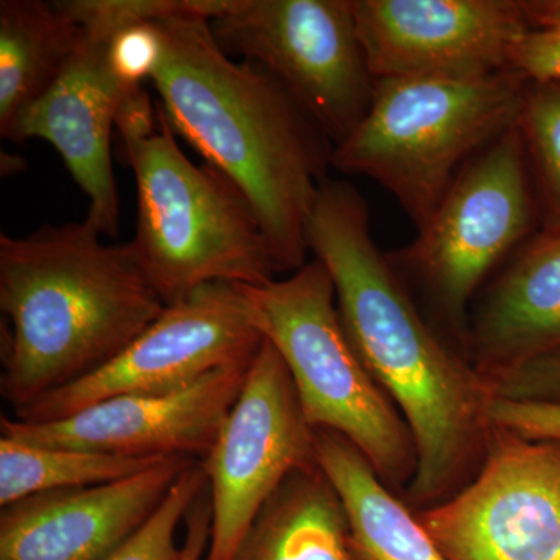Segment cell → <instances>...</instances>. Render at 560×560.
<instances>
[{
    "label": "cell",
    "instance_id": "d4e9b609",
    "mask_svg": "<svg viewBox=\"0 0 560 560\" xmlns=\"http://www.w3.org/2000/svg\"><path fill=\"white\" fill-rule=\"evenodd\" d=\"M510 69L530 83H560V28H533L511 51Z\"/></svg>",
    "mask_w": 560,
    "mask_h": 560
},
{
    "label": "cell",
    "instance_id": "5b68a950",
    "mask_svg": "<svg viewBox=\"0 0 560 560\" xmlns=\"http://www.w3.org/2000/svg\"><path fill=\"white\" fill-rule=\"evenodd\" d=\"M528 84L515 70L375 80L366 116L331 150V168L381 184L420 230L464 165L518 124Z\"/></svg>",
    "mask_w": 560,
    "mask_h": 560
},
{
    "label": "cell",
    "instance_id": "484cf974",
    "mask_svg": "<svg viewBox=\"0 0 560 560\" xmlns=\"http://www.w3.org/2000/svg\"><path fill=\"white\" fill-rule=\"evenodd\" d=\"M210 512L209 486L198 497L186 517V537L183 540L180 560H206L210 541Z\"/></svg>",
    "mask_w": 560,
    "mask_h": 560
},
{
    "label": "cell",
    "instance_id": "8fae6325",
    "mask_svg": "<svg viewBox=\"0 0 560 560\" xmlns=\"http://www.w3.org/2000/svg\"><path fill=\"white\" fill-rule=\"evenodd\" d=\"M201 463L212 512L206 560H232L279 486L316 463L315 429L271 342L264 340L250 361L241 396Z\"/></svg>",
    "mask_w": 560,
    "mask_h": 560
},
{
    "label": "cell",
    "instance_id": "7402d4cb",
    "mask_svg": "<svg viewBox=\"0 0 560 560\" xmlns=\"http://www.w3.org/2000/svg\"><path fill=\"white\" fill-rule=\"evenodd\" d=\"M208 489V477L201 460H195L180 475L167 499L124 545L103 560H180L183 545L176 541L180 522L186 521L195 501Z\"/></svg>",
    "mask_w": 560,
    "mask_h": 560
},
{
    "label": "cell",
    "instance_id": "2e32d148",
    "mask_svg": "<svg viewBox=\"0 0 560 560\" xmlns=\"http://www.w3.org/2000/svg\"><path fill=\"white\" fill-rule=\"evenodd\" d=\"M463 340L488 385L560 350V230L530 242L489 283Z\"/></svg>",
    "mask_w": 560,
    "mask_h": 560
},
{
    "label": "cell",
    "instance_id": "9c48e42d",
    "mask_svg": "<svg viewBox=\"0 0 560 560\" xmlns=\"http://www.w3.org/2000/svg\"><path fill=\"white\" fill-rule=\"evenodd\" d=\"M81 25L75 54L38 102L24 110L5 138L46 140L60 154L88 197V223L103 237L119 234L120 200L113 171L110 138L121 106L132 92L109 62V43L125 22L147 13L151 0H65Z\"/></svg>",
    "mask_w": 560,
    "mask_h": 560
},
{
    "label": "cell",
    "instance_id": "7a4b0ae2",
    "mask_svg": "<svg viewBox=\"0 0 560 560\" xmlns=\"http://www.w3.org/2000/svg\"><path fill=\"white\" fill-rule=\"evenodd\" d=\"M221 3L173 0L153 18L164 50L151 83L175 135L250 202L279 272H294L334 145L267 70L221 49L209 22Z\"/></svg>",
    "mask_w": 560,
    "mask_h": 560
},
{
    "label": "cell",
    "instance_id": "52a82bcc",
    "mask_svg": "<svg viewBox=\"0 0 560 560\" xmlns=\"http://www.w3.org/2000/svg\"><path fill=\"white\" fill-rule=\"evenodd\" d=\"M526 156L515 125L464 165L416 241L396 257L460 338L482 283L533 224Z\"/></svg>",
    "mask_w": 560,
    "mask_h": 560
},
{
    "label": "cell",
    "instance_id": "4316f807",
    "mask_svg": "<svg viewBox=\"0 0 560 560\" xmlns=\"http://www.w3.org/2000/svg\"><path fill=\"white\" fill-rule=\"evenodd\" d=\"M526 18L533 28H560V0H526Z\"/></svg>",
    "mask_w": 560,
    "mask_h": 560
},
{
    "label": "cell",
    "instance_id": "ba28073f",
    "mask_svg": "<svg viewBox=\"0 0 560 560\" xmlns=\"http://www.w3.org/2000/svg\"><path fill=\"white\" fill-rule=\"evenodd\" d=\"M209 22L221 49L275 77L331 145L366 116L375 79L352 0H223Z\"/></svg>",
    "mask_w": 560,
    "mask_h": 560
},
{
    "label": "cell",
    "instance_id": "5bb4252c",
    "mask_svg": "<svg viewBox=\"0 0 560 560\" xmlns=\"http://www.w3.org/2000/svg\"><path fill=\"white\" fill-rule=\"evenodd\" d=\"M253 361V360H250ZM223 368L168 393L125 394L51 422L0 420L2 436L131 458H208L250 364Z\"/></svg>",
    "mask_w": 560,
    "mask_h": 560
},
{
    "label": "cell",
    "instance_id": "277c9868",
    "mask_svg": "<svg viewBox=\"0 0 560 560\" xmlns=\"http://www.w3.org/2000/svg\"><path fill=\"white\" fill-rule=\"evenodd\" d=\"M117 130L138 187L132 256L165 305L209 283L276 280L270 246L242 190L209 164H194L149 92L121 106Z\"/></svg>",
    "mask_w": 560,
    "mask_h": 560
},
{
    "label": "cell",
    "instance_id": "44dd1931",
    "mask_svg": "<svg viewBox=\"0 0 560 560\" xmlns=\"http://www.w3.org/2000/svg\"><path fill=\"white\" fill-rule=\"evenodd\" d=\"M539 167L552 231L560 230V83H530L517 124Z\"/></svg>",
    "mask_w": 560,
    "mask_h": 560
},
{
    "label": "cell",
    "instance_id": "7c38bea8",
    "mask_svg": "<svg viewBox=\"0 0 560 560\" xmlns=\"http://www.w3.org/2000/svg\"><path fill=\"white\" fill-rule=\"evenodd\" d=\"M416 514L448 560H560V441L492 429L475 477Z\"/></svg>",
    "mask_w": 560,
    "mask_h": 560
},
{
    "label": "cell",
    "instance_id": "4fadbf2b",
    "mask_svg": "<svg viewBox=\"0 0 560 560\" xmlns=\"http://www.w3.org/2000/svg\"><path fill=\"white\" fill-rule=\"evenodd\" d=\"M375 80H480L533 31L517 0H352Z\"/></svg>",
    "mask_w": 560,
    "mask_h": 560
},
{
    "label": "cell",
    "instance_id": "ac0fdd59",
    "mask_svg": "<svg viewBox=\"0 0 560 560\" xmlns=\"http://www.w3.org/2000/svg\"><path fill=\"white\" fill-rule=\"evenodd\" d=\"M232 560H359L345 506L318 464L287 477Z\"/></svg>",
    "mask_w": 560,
    "mask_h": 560
},
{
    "label": "cell",
    "instance_id": "9a60e30c",
    "mask_svg": "<svg viewBox=\"0 0 560 560\" xmlns=\"http://www.w3.org/2000/svg\"><path fill=\"white\" fill-rule=\"evenodd\" d=\"M197 459L173 456L124 480L38 493L2 508L0 560H103L160 510Z\"/></svg>",
    "mask_w": 560,
    "mask_h": 560
},
{
    "label": "cell",
    "instance_id": "8992f818",
    "mask_svg": "<svg viewBox=\"0 0 560 560\" xmlns=\"http://www.w3.org/2000/svg\"><path fill=\"white\" fill-rule=\"evenodd\" d=\"M237 289L254 326L289 368L312 429L340 434L386 486L405 492L418 467L415 440L350 345L323 261H307L287 279Z\"/></svg>",
    "mask_w": 560,
    "mask_h": 560
},
{
    "label": "cell",
    "instance_id": "6da1fadb",
    "mask_svg": "<svg viewBox=\"0 0 560 560\" xmlns=\"http://www.w3.org/2000/svg\"><path fill=\"white\" fill-rule=\"evenodd\" d=\"M308 249L334 280L350 345L407 422L418 453L408 506H434L475 477L488 451V382L423 318L390 257L372 237L370 209L345 180L320 184Z\"/></svg>",
    "mask_w": 560,
    "mask_h": 560
},
{
    "label": "cell",
    "instance_id": "30bf717a",
    "mask_svg": "<svg viewBox=\"0 0 560 560\" xmlns=\"http://www.w3.org/2000/svg\"><path fill=\"white\" fill-rule=\"evenodd\" d=\"M264 337L234 283H209L173 302L101 370L14 411L22 422H51L125 394L187 388L212 372L248 363Z\"/></svg>",
    "mask_w": 560,
    "mask_h": 560
},
{
    "label": "cell",
    "instance_id": "ffe728a7",
    "mask_svg": "<svg viewBox=\"0 0 560 560\" xmlns=\"http://www.w3.org/2000/svg\"><path fill=\"white\" fill-rule=\"evenodd\" d=\"M167 458H131L109 453L46 447L0 438L2 508L38 493L91 488L124 480Z\"/></svg>",
    "mask_w": 560,
    "mask_h": 560
},
{
    "label": "cell",
    "instance_id": "3957f363",
    "mask_svg": "<svg viewBox=\"0 0 560 560\" xmlns=\"http://www.w3.org/2000/svg\"><path fill=\"white\" fill-rule=\"evenodd\" d=\"M130 242L105 243L88 221L0 234V393L22 410L88 377L165 311Z\"/></svg>",
    "mask_w": 560,
    "mask_h": 560
},
{
    "label": "cell",
    "instance_id": "d6986e66",
    "mask_svg": "<svg viewBox=\"0 0 560 560\" xmlns=\"http://www.w3.org/2000/svg\"><path fill=\"white\" fill-rule=\"evenodd\" d=\"M81 25L65 2H0V136L60 79Z\"/></svg>",
    "mask_w": 560,
    "mask_h": 560
},
{
    "label": "cell",
    "instance_id": "cb8c5ba5",
    "mask_svg": "<svg viewBox=\"0 0 560 560\" xmlns=\"http://www.w3.org/2000/svg\"><path fill=\"white\" fill-rule=\"evenodd\" d=\"M489 388L501 399L560 404V350L501 375Z\"/></svg>",
    "mask_w": 560,
    "mask_h": 560
},
{
    "label": "cell",
    "instance_id": "e0dca14e",
    "mask_svg": "<svg viewBox=\"0 0 560 560\" xmlns=\"http://www.w3.org/2000/svg\"><path fill=\"white\" fill-rule=\"evenodd\" d=\"M315 459L337 490L359 560H448L418 514L340 434L315 430Z\"/></svg>",
    "mask_w": 560,
    "mask_h": 560
},
{
    "label": "cell",
    "instance_id": "603a6c76",
    "mask_svg": "<svg viewBox=\"0 0 560 560\" xmlns=\"http://www.w3.org/2000/svg\"><path fill=\"white\" fill-rule=\"evenodd\" d=\"M490 429L510 431L526 440L560 441V404L521 401L492 396L488 407Z\"/></svg>",
    "mask_w": 560,
    "mask_h": 560
}]
</instances>
